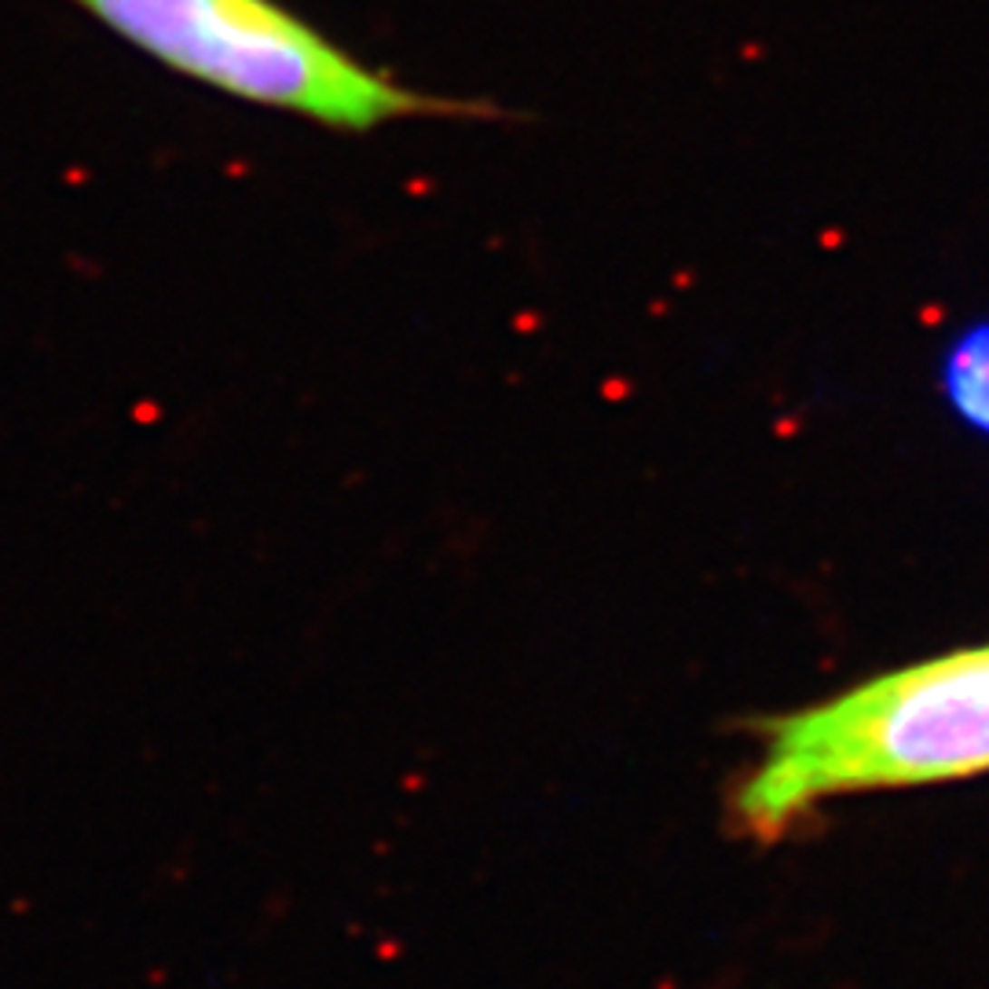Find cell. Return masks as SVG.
Masks as SVG:
<instances>
[{
    "instance_id": "obj_1",
    "label": "cell",
    "mask_w": 989,
    "mask_h": 989,
    "mask_svg": "<svg viewBox=\"0 0 989 989\" xmlns=\"http://www.w3.org/2000/svg\"><path fill=\"white\" fill-rule=\"evenodd\" d=\"M989 773V642L868 678L762 726L733 818L781 839L821 802Z\"/></svg>"
},
{
    "instance_id": "obj_2",
    "label": "cell",
    "mask_w": 989,
    "mask_h": 989,
    "mask_svg": "<svg viewBox=\"0 0 989 989\" xmlns=\"http://www.w3.org/2000/svg\"><path fill=\"white\" fill-rule=\"evenodd\" d=\"M125 44L217 92L315 121L374 132L414 118H499L495 103L396 81L341 48L279 0H70Z\"/></svg>"
},
{
    "instance_id": "obj_3",
    "label": "cell",
    "mask_w": 989,
    "mask_h": 989,
    "mask_svg": "<svg viewBox=\"0 0 989 989\" xmlns=\"http://www.w3.org/2000/svg\"><path fill=\"white\" fill-rule=\"evenodd\" d=\"M942 385L953 411L989 436V323L964 330L945 352Z\"/></svg>"
}]
</instances>
